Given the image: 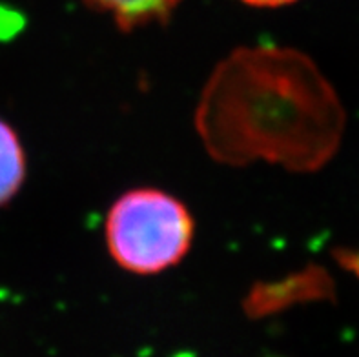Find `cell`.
<instances>
[{
	"mask_svg": "<svg viewBox=\"0 0 359 357\" xmlns=\"http://www.w3.org/2000/svg\"><path fill=\"white\" fill-rule=\"evenodd\" d=\"M196 130L217 163H270L299 172L330 155L339 114L309 59L278 46H250L233 50L212 72Z\"/></svg>",
	"mask_w": 359,
	"mask_h": 357,
	"instance_id": "obj_1",
	"label": "cell"
},
{
	"mask_svg": "<svg viewBox=\"0 0 359 357\" xmlns=\"http://www.w3.org/2000/svg\"><path fill=\"white\" fill-rule=\"evenodd\" d=\"M196 221L188 206L159 188H133L115 199L104 222L109 255L135 276H157L190 252Z\"/></svg>",
	"mask_w": 359,
	"mask_h": 357,
	"instance_id": "obj_2",
	"label": "cell"
},
{
	"mask_svg": "<svg viewBox=\"0 0 359 357\" xmlns=\"http://www.w3.org/2000/svg\"><path fill=\"white\" fill-rule=\"evenodd\" d=\"M88 8L114 18L123 32L164 22L181 0H81Z\"/></svg>",
	"mask_w": 359,
	"mask_h": 357,
	"instance_id": "obj_3",
	"label": "cell"
},
{
	"mask_svg": "<svg viewBox=\"0 0 359 357\" xmlns=\"http://www.w3.org/2000/svg\"><path fill=\"white\" fill-rule=\"evenodd\" d=\"M26 181V154L18 133L0 119V206L11 203Z\"/></svg>",
	"mask_w": 359,
	"mask_h": 357,
	"instance_id": "obj_4",
	"label": "cell"
},
{
	"mask_svg": "<svg viewBox=\"0 0 359 357\" xmlns=\"http://www.w3.org/2000/svg\"><path fill=\"white\" fill-rule=\"evenodd\" d=\"M310 276L294 277V281H283V283H269V285H255L245 301V310L248 316L261 317L276 312L285 304L297 301L305 294L318 292V290L306 288Z\"/></svg>",
	"mask_w": 359,
	"mask_h": 357,
	"instance_id": "obj_5",
	"label": "cell"
},
{
	"mask_svg": "<svg viewBox=\"0 0 359 357\" xmlns=\"http://www.w3.org/2000/svg\"><path fill=\"white\" fill-rule=\"evenodd\" d=\"M245 4L254 6V8H281V6L292 4L297 0H241Z\"/></svg>",
	"mask_w": 359,
	"mask_h": 357,
	"instance_id": "obj_6",
	"label": "cell"
},
{
	"mask_svg": "<svg viewBox=\"0 0 359 357\" xmlns=\"http://www.w3.org/2000/svg\"><path fill=\"white\" fill-rule=\"evenodd\" d=\"M341 261L345 267L354 271L355 276H359V253H345V255H341Z\"/></svg>",
	"mask_w": 359,
	"mask_h": 357,
	"instance_id": "obj_7",
	"label": "cell"
}]
</instances>
